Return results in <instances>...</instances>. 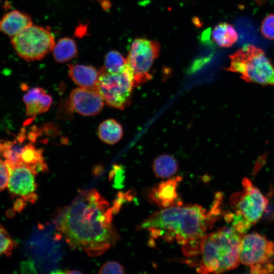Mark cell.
Listing matches in <instances>:
<instances>
[{"label": "cell", "instance_id": "obj_11", "mask_svg": "<svg viewBox=\"0 0 274 274\" xmlns=\"http://www.w3.org/2000/svg\"><path fill=\"white\" fill-rule=\"evenodd\" d=\"M70 100L73 108L79 114L91 116L103 109L105 101L96 88L79 87L72 91Z\"/></svg>", "mask_w": 274, "mask_h": 274}, {"label": "cell", "instance_id": "obj_23", "mask_svg": "<svg viewBox=\"0 0 274 274\" xmlns=\"http://www.w3.org/2000/svg\"><path fill=\"white\" fill-rule=\"evenodd\" d=\"M260 30L265 38L271 40H274V14L267 15L263 20Z\"/></svg>", "mask_w": 274, "mask_h": 274}, {"label": "cell", "instance_id": "obj_3", "mask_svg": "<svg viewBox=\"0 0 274 274\" xmlns=\"http://www.w3.org/2000/svg\"><path fill=\"white\" fill-rule=\"evenodd\" d=\"M232 226L223 227L204 237L197 271L222 273L235 268L240 263L243 235Z\"/></svg>", "mask_w": 274, "mask_h": 274}, {"label": "cell", "instance_id": "obj_20", "mask_svg": "<svg viewBox=\"0 0 274 274\" xmlns=\"http://www.w3.org/2000/svg\"><path fill=\"white\" fill-rule=\"evenodd\" d=\"M44 162L42 149L30 143L23 146L19 154V163L32 166L39 173L40 165Z\"/></svg>", "mask_w": 274, "mask_h": 274}, {"label": "cell", "instance_id": "obj_21", "mask_svg": "<svg viewBox=\"0 0 274 274\" xmlns=\"http://www.w3.org/2000/svg\"><path fill=\"white\" fill-rule=\"evenodd\" d=\"M126 64V59L117 51H111L106 55L104 68L110 73H118L123 71Z\"/></svg>", "mask_w": 274, "mask_h": 274}, {"label": "cell", "instance_id": "obj_18", "mask_svg": "<svg viewBox=\"0 0 274 274\" xmlns=\"http://www.w3.org/2000/svg\"><path fill=\"white\" fill-rule=\"evenodd\" d=\"M53 50L55 60L60 63L70 61L75 57L78 51L75 42L68 37L60 39Z\"/></svg>", "mask_w": 274, "mask_h": 274}, {"label": "cell", "instance_id": "obj_5", "mask_svg": "<svg viewBox=\"0 0 274 274\" xmlns=\"http://www.w3.org/2000/svg\"><path fill=\"white\" fill-rule=\"evenodd\" d=\"M242 191L233 193L229 202L233 213L232 226L244 234L261 218L268 200L248 178L242 180Z\"/></svg>", "mask_w": 274, "mask_h": 274}, {"label": "cell", "instance_id": "obj_6", "mask_svg": "<svg viewBox=\"0 0 274 274\" xmlns=\"http://www.w3.org/2000/svg\"><path fill=\"white\" fill-rule=\"evenodd\" d=\"M239 261L251 273H274V243L258 233L244 234Z\"/></svg>", "mask_w": 274, "mask_h": 274}, {"label": "cell", "instance_id": "obj_15", "mask_svg": "<svg viewBox=\"0 0 274 274\" xmlns=\"http://www.w3.org/2000/svg\"><path fill=\"white\" fill-rule=\"evenodd\" d=\"M68 75L80 87L95 88L99 71L90 65L70 64L68 65Z\"/></svg>", "mask_w": 274, "mask_h": 274}, {"label": "cell", "instance_id": "obj_4", "mask_svg": "<svg viewBox=\"0 0 274 274\" xmlns=\"http://www.w3.org/2000/svg\"><path fill=\"white\" fill-rule=\"evenodd\" d=\"M229 58L227 71L239 74L247 82L274 86V66L261 49L248 44Z\"/></svg>", "mask_w": 274, "mask_h": 274}, {"label": "cell", "instance_id": "obj_8", "mask_svg": "<svg viewBox=\"0 0 274 274\" xmlns=\"http://www.w3.org/2000/svg\"><path fill=\"white\" fill-rule=\"evenodd\" d=\"M133 87L130 76L125 66L118 73H110L104 67L99 71L95 88L108 106L124 110L130 103Z\"/></svg>", "mask_w": 274, "mask_h": 274}, {"label": "cell", "instance_id": "obj_14", "mask_svg": "<svg viewBox=\"0 0 274 274\" xmlns=\"http://www.w3.org/2000/svg\"><path fill=\"white\" fill-rule=\"evenodd\" d=\"M32 24L28 15L13 10L6 13L0 20V31L11 38Z\"/></svg>", "mask_w": 274, "mask_h": 274}, {"label": "cell", "instance_id": "obj_1", "mask_svg": "<svg viewBox=\"0 0 274 274\" xmlns=\"http://www.w3.org/2000/svg\"><path fill=\"white\" fill-rule=\"evenodd\" d=\"M113 214L109 202L96 190L83 191L62 212L56 228L71 248L98 256L119 238Z\"/></svg>", "mask_w": 274, "mask_h": 274}, {"label": "cell", "instance_id": "obj_2", "mask_svg": "<svg viewBox=\"0 0 274 274\" xmlns=\"http://www.w3.org/2000/svg\"><path fill=\"white\" fill-rule=\"evenodd\" d=\"M220 200L216 197L209 212L197 204L164 208L145 220L139 229L149 231L153 237L176 240L184 248L202 241L220 213Z\"/></svg>", "mask_w": 274, "mask_h": 274}, {"label": "cell", "instance_id": "obj_10", "mask_svg": "<svg viewBox=\"0 0 274 274\" xmlns=\"http://www.w3.org/2000/svg\"><path fill=\"white\" fill-rule=\"evenodd\" d=\"M5 163L9 173L7 188L10 194L27 203H35L38 199L36 182L37 172L32 166L25 164H16L7 160Z\"/></svg>", "mask_w": 274, "mask_h": 274}, {"label": "cell", "instance_id": "obj_22", "mask_svg": "<svg viewBox=\"0 0 274 274\" xmlns=\"http://www.w3.org/2000/svg\"><path fill=\"white\" fill-rule=\"evenodd\" d=\"M16 246V242L6 229L0 224V256H11Z\"/></svg>", "mask_w": 274, "mask_h": 274}, {"label": "cell", "instance_id": "obj_12", "mask_svg": "<svg viewBox=\"0 0 274 274\" xmlns=\"http://www.w3.org/2000/svg\"><path fill=\"white\" fill-rule=\"evenodd\" d=\"M181 180L182 178L178 176L162 182L150 190L149 197L161 208L174 206L178 199L177 186Z\"/></svg>", "mask_w": 274, "mask_h": 274}, {"label": "cell", "instance_id": "obj_9", "mask_svg": "<svg viewBox=\"0 0 274 274\" xmlns=\"http://www.w3.org/2000/svg\"><path fill=\"white\" fill-rule=\"evenodd\" d=\"M160 50V46L157 41L145 38L133 41L126 58V67L133 87L139 86L152 78L150 69Z\"/></svg>", "mask_w": 274, "mask_h": 274}, {"label": "cell", "instance_id": "obj_13", "mask_svg": "<svg viewBox=\"0 0 274 274\" xmlns=\"http://www.w3.org/2000/svg\"><path fill=\"white\" fill-rule=\"evenodd\" d=\"M23 101L27 115L34 116L47 112L52 104V98L43 88L34 87L24 94Z\"/></svg>", "mask_w": 274, "mask_h": 274}, {"label": "cell", "instance_id": "obj_16", "mask_svg": "<svg viewBox=\"0 0 274 274\" xmlns=\"http://www.w3.org/2000/svg\"><path fill=\"white\" fill-rule=\"evenodd\" d=\"M212 37L217 44L221 47L232 46L238 40V33L234 27L227 23H219L213 28Z\"/></svg>", "mask_w": 274, "mask_h": 274}, {"label": "cell", "instance_id": "obj_17", "mask_svg": "<svg viewBox=\"0 0 274 274\" xmlns=\"http://www.w3.org/2000/svg\"><path fill=\"white\" fill-rule=\"evenodd\" d=\"M98 136L105 143L113 145L117 143L123 135L121 125L116 120L110 119L102 122L98 129Z\"/></svg>", "mask_w": 274, "mask_h": 274}, {"label": "cell", "instance_id": "obj_25", "mask_svg": "<svg viewBox=\"0 0 274 274\" xmlns=\"http://www.w3.org/2000/svg\"><path fill=\"white\" fill-rule=\"evenodd\" d=\"M9 178V173L5 161L0 158V192L7 187Z\"/></svg>", "mask_w": 274, "mask_h": 274}, {"label": "cell", "instance_id": "obj_26", "mask_svg": "<svg viewBox=\"0 0 274 274\" xmlns=\"http://www.w3.org/2000/svg\"><path fill=\"white\" fill-rule=\"evenodd\" d=\"M65 273L71 274V273H82V272L78 270H66L65 272Z\"/></svg>", "mask_w": 274, "mask_h": 274}, {"label": "cell", "instance_id": "obj_19", "mask_svg": "<svg viewBox=\"0 0 274 274\" xmlns=\"http://www.w3.org/2000/svg\"><path fill=\"white\" fill-rule=\"evenodd\" d=\"M153 168L157 177L167 178L175 174L178 168V164L173 156L164 154L154 160Z\"/></svg>", "mask_w": 274, "mask_h": 274}, {"label": "cell", "instance_id": "obj_27", "mask_svg": "<svg viewBox=\"0 0 274 274\" xmlns=\"http://www.w3.org/2000/svg\"><path fill=\"white\" fill-rule=\"evenodd\" d=\"M2 145H3V143L0 142V153L2 151Z\"/></svg>", "mask_w": 274, "mask_h": 274}, {"label": "cell", "instance_id": "obj_24", "mask_svg": "<svg viewBox=\"0 0 274 274\" xmlns=\"http://www.w3.org/2000/svg\"><path fill=\"white\" fill-rule=\"evenodd\" d=\"M99 273H124V269L122 265L116 261H109L105 263L100 268Z\"/></svg>", "mask_w": 274, "mask_h": 274}, {"label": "cell", "instance_id": "obj_7", "mask_svg": "<svg viewBox=\"0 0 274 274\" xmlns=\"http://www.w3.org/2000/svg\"><path fill=\"white\" fill-rule=\"evenodd\" d=\"M11 39L17 55L27 61L43 59L53 50L55 45L50 31L32 24Z\"/></svg>", "mask_w": 274, "mask_h": 274}]
</instances>
